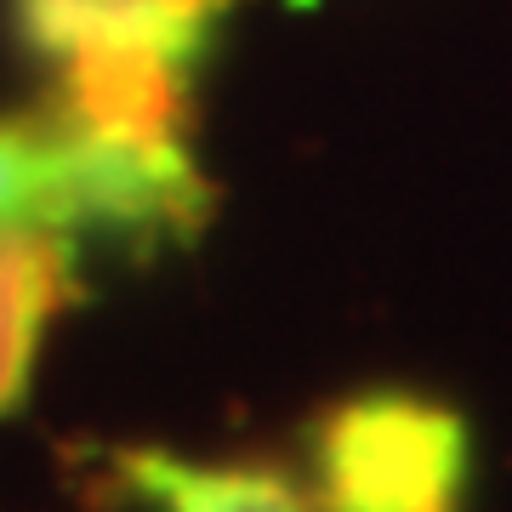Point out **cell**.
Wrapping results in <instances>:
<instances>
[{
  "label": "cell",
  "instance_id": "cell-3",
  "mask_svg": "<svg viewBox=\"0 0 512 512\" xmlns=\"http://www.w3.org/2000/svg\"><path fill=\"white\" fill-rule=\"evenodd\" d=\"M63 126L103 137H183L188 63L143 46H92L63 57Z\"/></svg>",
  "mask_w": 512,
  "mask_h": 512
},
{
  "label": "cell",
  "instance_id": "cell-2",
  "mask_svg": "<svg viewBox=\"0 0 512 512\" xmlns=\"http://www.w3.org/2000/svg\"><path fill=\"white\" fill-rule=\"evenodd\" d=\"M52 228H103L131 245L194 239L205 222V183L183 137H103L52 126Z\"/></svg>",
  "mask_w": 512,
  "mask_h": 512
},
{
  "label": "cell",
  "instance_id": "cell-4",
  "mask_svg": "<svg viewBox=\"0 0 512 512\" xmlns=\"http://www.w3.org/2000/svg\"><path fill=\"white\" fill-rule=\"evenodd\" d=\"M228 0H18V29L52 57L92 46H143L194 69Z\"/></svg>",
  "mask_w": 512,
  "mask_h": 512
},
{
  "label": "cell",
  "instance_id": "cell-5",
  "mask_svg": "<svg viewBox=\"0 0 512 512\" xmlns=\"http://www.w3.org/2000/svg\"><path fill=\"white\" fill-rule=\"evenodd\" d=\"M74 291V245L63 228H0V421L23 410L46 325Z\"/></svg>",
  "mask_w": 512,
  "mask_h": 512
},
{
  "label": "cell",
  "instance_id": "cell-1",
  "mask_svg": "<svg viewBox=\"0 0 512 512\" xmlns=\"http://www.w3.org/2000/svg\"><path fill=\"white\" fill-rule=\"evenodd\" d=\"M325 512H461L467 421L416 393H359L313 433Z\"/></svg>",
  "mask_w": 512,
  "mask_h": 512
},
{
  "label": "cell",
  "instance_id": "cell-6",
  "mask_svg": "<svg viewBox=\"0 0 512 512\" xmlns=\"http://www.w3.org/2000/svg\"><path fill=\"white\" fill-rule=\"evenodd\" d=\"M120 473L160 512H313L308 495L279 467H251V461L205 467L165 450H137V456H120Z\"/></svg>",
  "mask_w": 512,
  "mask_h": 512
},
{
  "label": "cell",
  "instance_id": "cell-7",
  "mask_svg": "<svg viewBox=\"0 0 512 512\" xmlns=\"http://www.w3.org/2000/svg\"><path fill=\"white\" fill-rule=\"evenodd\" d=\"M52 126L0 120V228H52Z\"/></svg>",
  "mask_w": 512,
  "mask_h": 512
}]
</instances>
